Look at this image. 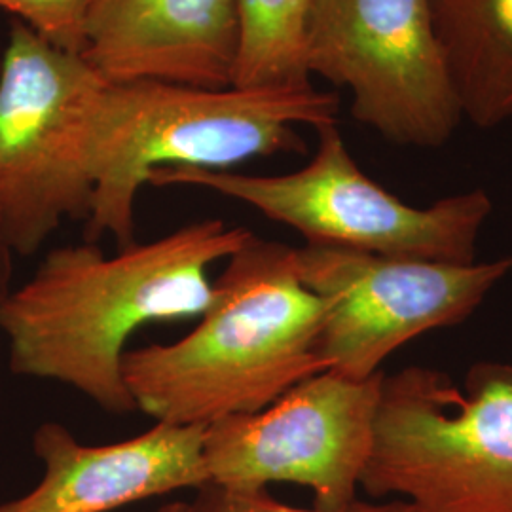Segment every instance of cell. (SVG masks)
Listing matches in <instances>:
<instances>
[{"instance_id": "8992f818", "label": "cell", "mask_w": 512, "mask_h": 512, "mask_svg": "<svg viewBox=\"0 0 512 512\" xmlns=\"http://www.w3.org/2000/svg\"><path fill=\"white\" fill-rule=\"evenodd\" d=\"M105 78L78 54L12 21L0 61V220L33 255L63 220H88V124Z\"/></svg>"}, {"instance_id": "9c48e42d", "label": "cell", "mask_w": 512, "mask_h": 512, "mask_svg": "<svg viewBox=\"0 0 512 512\" xmlns=\"http://www.w3.org/2000/svg\"><path fill=\"white\" fill-rule=\"evenodd\" d=\"M384 374L351 380L323 370L253 414L203 429L209 484L260 492L274 482L308 488L317 509L357 499L372 448Z\"/></svg>"}, {"instance_id": "5bb4252c", "label": "cell", "mask_w": 512, "mask_h": 512, "mask_svg": "<svg viewBox=\"0 0 512 512\" xmlns=\"http://www.w3.org/2000/svg\"><path fill=\"white\" fill-rule=\"evenodd\" d=\"M92 0H0V8L14 14L38 37L69 54H82L86 21Z\"/></svg>"}, {"instance_id": "ac0fdd59", "label": "cell", "mask_w": 512, "mask_h": 512, "mask_svg": "<svg viewBox=\"0 0 512 512\" xmlns=\"http://www.w3.org/2000/svg\"><path fill=\"white\" fill-rule=\"evenodd\" d=\"M0 61H2V54H0Z\"/></svg>"}, {"instance_id": "9a60e30c", "label": "cell", "mask_w": 512, "mask_h": 512, "mask_svg": "<svg viewBox=\"0 0 512 512\" xmlns=\"http://www.w3.org/2000/svg\"><path fill=\"white\" fill-rule=\"evenodd\" d=\"M196 512H421L416 505L397 499L391 503H365L353 501L342 509H296L274 499L266 490L260 492H236L224 490L219 486L207 484L198 490L196 499L192 501Z\"/></svg>"}, {"instance_id": "7a4b0ae2", "label": "cell", "mask_w": 512, "mask_h": 512, "mask_svg": "<svg viewBox=\"0 0 512 512\" xmlns=\"http://www.w3.org/2000/svg\"><path fill=\"white\" fill-rule=\"evenodd\" d=\"M321 330L323 304L298 275L296 247L253 234L226 258L198 327L128 351L124 382L148 418L207 427L258 412L327 370Z\"/></svg>"}, {"instance_id": "277c9868", "label": "cell", "mask_w": 512, "mask_h": 512, "mask_svg": "<svg viewBox=\"0 0 512 512\" xmlns=\"http://www.w3.org/2000/svg\"><path fill=\"white\" fill-rule=\"evenodd\" d=\"M361 488L421 512H512V365H475L463 389L429 366L384 376Z\"/></svg>"}, {"instance_id": "e0dca14e", "label": "cell", "mask_w": 512, "mask_h": 512, "mask_svg": "<svg viewBox=\"0 0 512 512\" xmlns=\"http://www.w3.org/2000/svg\"><path fill=\"white\" fill-rule=\"evenodd\" d=\"M154 512H196L192 503H184V501H175V503H167L164 507L156 509Z\"/></svg>"}, {"instance_id": "52a82bcc", "label": "cell", "mask_w": 512, "mask_h": 512, "mask_svg": "<svg viewBox=\"0 0 512 512\" xmlns=\"http://www.w3.org/2000/svg\"><path fill=\"white\" fill-rule=\"evenodd\" d=\"M306 65L391 143L442 147L463 120L429 0H315Z\"/></svg>"}, {"instance_id": "5b68a950", "label": "cell", "mask_w": 512, "mask_h": 512, "mask_svg": "<svg viewBox=\"0 0 512 512\" xmlns=\"http://www.w3.org/2000/svg\"><path fill=\"white\" fill-rule=\"evenodd\" d=\"M317 131L310 164L287 175H245L194 167H158L152 186H194L238 200L291 226L306 245L435 262H475L476 239L492 200L475 188L412 207L387 192L353 160L336 124Z\"/></svg>"}, {"instance_id": "8fae6325", "label": "cell", "mask_w": 512, "mask_h": 512, "mask_svg": "<svg viewBox=\"0 0 512 512\" xmlns=\"http://www.w3.org/2000/svg\"><path fill=\"white\" fill-rule=\"evenodd\" d=\"M238 0H92L82 57L107 82L230 88Z\"/></svg>"}, {"instance_id": "30bf717a", "label": "cell", "mask_w": 512, "mask_h": 512, "mask_svg": "<svg viewBox=\"0 0 512 512\" xmlns=\"http://www.w3.org/2000/svg\"><path fill=\"white\" fill-rule=\"evenodd\" d=\"M203 429L160 423L147 433L112 444H82L57 423L38 425L33 450L44 475L0 512H110L148 497L209 484Z\"/></svg>"}, {"instance_id": "7c38bea8", "label": "cell", "mask_w": 512, "mask_h": 512, "mask_svg": "<svg viewBox=\"0 0 512 512\" xmlns=\"http://www.w3.org/2000/svg\"><path fill=\"white\" fill-rule=\"evenodd\" d=\"M433 29L463 118L512 120V0H429Z\"/></svg>"}, {"instance_id": "ba28073f", "label": "cell", "mask_w": 512, "mask_h": 512, "mask_svg": "<svg viewBox=\"0 0 512 512\" xmlns=\"http://www.w3.org/2000/svg\"><path fill=\"white\" fill-rule=\"evenodd\" d=\"M296 268L323 304L327 370L366 380L406 342L467 319L511 274L512 256L454 264L304 245Z\"/></svg>"}, {"instance_id": "6da1fadb", "label": "cell", "mask_w": 512, "mask_h": 512, "mask_svg": "<svg viewBox=\"0 0 512 512\" xmlns=\"http://www.w3.org/2000/svg\"><path fill=\"white\" fill-rule=\"evenodd\" d=\"M253 236L205 219L118 255L92 241L50 251L0 313L10 370L69 385L109 414L137 412L124 382L129 336L150 323L200 317L209 270Z\"/></svg>"}, {"instance_id": "4fadbf2b", "label": "cell", "mask_w": 512, "mask_h": 512, "mask_svg": "<svg viewBox=\"0 0 512 512\" xmlns=\"http://www.w3.org/2000/svg\"><path fill=\"white\" fill-rule=\"evenodd\" d=\"M315 0H238L236 88L311 84L306 42Z\"/></svg>"}, {"instance_id": "3957f363", "label": "cell", "mask_w": 512, "mask_h": 512, "mask_svg": "<svg viewBox=\"0 0 512 512\" xmlns=\"http://www.w3.org/2000/svg\"><path fill=\"white\" fill-rule=\"evenodd\" d=\"M338 95L313 84L198 88L162 80L105 82L88 124L93 200L86 239L135 243V202L150 171H230L247 160L304 152L294 126L336 124Z\"/></svg>"}, {"instance_id": "2e32d148", "label": "cell", "mask_w": 512, "mask_h": 512, "mask_svg": "<svg viewBox=\"0 0 512 512\" xmlns=\"http://www.w3.org/2000/svg\"><path fill=\"white\" fill-rule=\"evenodd\" d=\"M16 255L8 236H6V230H4V224L0 220V313L2 308L8 300L10 293L14 291L12 289V274H14V260L12 256Z\"/></svg>"}]
</instances>
